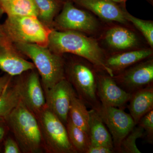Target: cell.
<instances>
[{"label":"cell","mask_w":153,"mask_h":153,"mask_svg":"<svg viewBox=\"0 0 153 153\" xmlns=\"http://www.w3.org/2000/svg\"><path fill=\"white\" fill-rule=\"evenodd\" d=\"M47 47L58 55L71 54L82 57L93 64L99 70L110 76L114 74L105 65L107 55L95 39L85 34L72 31H50Z\"/></svg>","instance_id":"1"},{"label":"cell","mask_w":153,"mask_h":153,"mask_svg":"<svg viewBox=\"0 0 153 153\" xmlns=\"http://www.w3.org/2000/svg\"><path fill=\"white\" fill-rule=\"evenodd\" d=\"M64 55L65 77L76 95L91 108L99 111L101 106L97 94V69L82 57L71 54Z\"/></svg>","instance_id":"2"},{"label":"cell","mask_w":153,"mask_h":153,"mask_svg":"<svg viewBox=\"0 0 153 153\" xmlns=\"http://www.w3.org/2000/svg\"><path fill=\"white\" fill-rule=\"evenodd\" d=\"M5 119L22 153L45 152L37 117L22 100Z\"/></svg>","instance_id":"3"},{"label":"cell","mask_w":153,"mask_h":153,"mask_svg":"<svg viewBox=\"0 0 153 153\" xmlns=\"http://www.w3.org/2000/svg\"><path fill=\"white\" fill-rule=\"evenodd\" d=\"M19 52L32 60L38 71L44 91L65 79L64 55L52 52L47 47L36 44L16 43Z\"/></svg>","instance_id":"4"},{"label":"cell","mask_w":153,"mask_h":153,"mask_svg":"<svg viewBox=\"0 0 153 153\" xmlns=\"http://www.w3.org/2000/svg\"><path fill=\"white\" fill-rule=\"evenodd\" d=\"M2 30L14 44H36L47 47L51 30L37 17L7 16L1 24Z\"/></svg>","instance_id":"5"},{"label":"cell","mask_w":153,"mask_h":153,"mask_svg":"<svg viewBox=\"0 0 153 153\" xmlns=\"http://www.w3.org/2000/svg\"><path fill=\"white\" fill-rule=\"evenodd\" d=\"M44 149L47 153H75L68 136L66 126L47 107L37 116Z\"/></svg>","instance_id":"6"},{"label":"cell","mask_w":153,"mask_h":153,"mask_svg":"<svg viewBox=\"0 0 153 153\" xmlns=\"http://www.w3.org/2000/svg\"><path fill=\"white\" fill-rule=\"evenodd\" d=\"M99 27V23L92 14L76 7L71 1L63 3L53 24L54 30L75 31L85 34L97 32Z\"/></svg>","instance_id":"7"},{"label":"cell","mask_w":153,"mask_h":153,"mask_svg":"<svg viewBox=\"0 0 153 153\" xmlns=\"http://www.w3.org/2000/svg\"><path fill=\"white\" fill-rule=\"evenodd\" d=\"M113 77L119 86L131 94L153 85L152 57L130 66Z\"/></svg>","instance_id":"8"},{"label":"cell","mask_w":153,"mask_h":153,"mask_svg":"<svg viewBox=\"0 0 153 153\" xmlns=\"http://www.w3.org/2000/svg\"><path fill=\"white\" fill-rule=\"evenodd\" d=\"M98 112L108 129L117 153L122 141L136 126L133 119L124 109L115 107L101 104Z\"/></svg>","instance_id":"9"},{"label":"cell","mask_w":153,"mask_h":153,"mask_svg":"<svg viewBox=\"0 0 153 153\" xmlns=\"http://www.w3.org/2000/svg\"><path fill=\"white\" fill-rule=\"evenodd\" d=\"M22 101L36 116L46 107L41 78L36 68L20 74Z\"/></svg>","instance_id":"10"},{"label":"cell","mask_w":153,"mask_h":153,"mask_svg":"<svg viewBox=\"0 0 153 153\" xmlns=\"http://www.w3.org/2000/svg\"><path fill=\"white\" fill-rule=\"evenodd\" d=\"M35 68L2 30L0 23V69L12 76Z\"/></svg>","instance_id":"11"},{"label":"cell","mask_w":153,"mask_h":153,"mask_svg":"<svg viewBox=\"0 0 153 153\" xmlns=\"http://www.w3.org/2000/svg\"><path fill=\"white\" fill-rule=\"evenodd\" d=\"M44 91L47 108L65 125L68 121L71 98L76 93L72 85L65 78Z\"/></svg>","instance_id":"12"},{"label":"cell","mask_w":153,"mask_h":153,"mask_svg":"<svg viewBox=\"0 0 153 153\" xmlns=\"http://www.w3.org/2000/svg\"><path fill=\"white\" fill-rule=\"evenodd\" d=\"M97 94L101 104L124 109L131 94L119 86L112 76L98 70Z\"/></svg>","instance_id":"13"},{"label":"cell","mask_w":153,"mask_h":153,"mask_svg":"<svg viewBox=\"0 0 153 153\" xmlns=\"http://www.w3.org/2000/svg\"><path fill=\"white\" fill-rule=\"evenodd\" d=\"M73 3L84 8L98 16L100 19L109 22L126 24L124 15V7L112 0H74Z\"/></svg>","instance_id":"14"},{"label":"cell","mask_w":153,"mask_h":153,"mask_svg":"<svg viewBox=\"0 0 153 153\" xmlns=\"http://www.w3.org/2000/svg\"><path fill=\"white\" fill-rule=\"evenodd\" d=\"M152 49H133L107 56L105 65L114 75L136 63L152 57Z\"/></svg>","instance_id":"15"},{"label":"cell","mask_w":153,"mask_h":153,"mask_svg":"<svg viewBox=\"0 0 153 153\" xmlns=\"http://www.w3.org/2000/svg\"><path fill=\"white\" fill-rule=\"evenodd\" d=\"M104 40L108 47L119 52L133 50L140 44L139 39L135 33L121 26H115L107 30Z\"/></svg>","instance_id":"16"},{"label":"cell","mask_w":153,"mask_h":153,"mask_svg":"<svg viewBox=\"0 0 153 153\" xmlns=\"http://www.w3.org/2000/svg\"><path fill=\"white\" fill-rule=\"evenodd\" d=\"M128 103L129 114L137 125L145 114L153 109V85L133 93Z\"/></svg>","instance_id":"17"},{"label":"cell","mask_w":153,"mask_h":153,"mask_svg":"<svg viewBox=\"0 0 153 153\" xmlns=\"http://www.w3.org/2000/svg\"><path fill=\"white\" fill-rule=\"evenodd\" d=\"M20 74L13 76L0 94V117L6 118L22 100Z\"/></svg>","instance_id":"18"},{"label":"cell","mask_w":153,"mask_h":153,"mask_svg":"<svg viewBox=\"0 0 153 153\" xmlns=\"http://www.w3.org/2000/svg\"><path fill=\"white\" fill-rule=\"evenodd\" d=\"M89 114L88 131L91 143L102 145L114 149L111 135L100 115L92 108L89 111Z\"/></svg>","instance_id":"19"},{"label":"cell","mask_w":153,"mask_h":153,"mask_svg":"<svg viewBox=\"0 0 153 153\" xmlns=\"http://www.w3.org/2000/svg\"><path fill=\"white\" fill-rule=\"evenodd\" d=\"M33 1L38 11V19L45 27L52 30L53 22L61 10L64 2L62 0Z\"/></svg>","instance_id":"20"},{"label":"cell","mask_w":153,"mask_h":153,"mask_svg":"<svg viewBox=\"0 0 153 153\" xmlns=\"http://www.w3.org/2000/svg\"><path fill=\"white\" fill-rule=\"evenodd\" d=\"M68 119L74 125L84 131L88 135L89 111L86 104L74 94L71 98L68 111Z\"/></svg>","instance_id":"21"},{"label":"cell","mask_w":153,"mask_h":153,"mask_svg":"<svg viewBox=\"0 0 153 153\" xmlns=\"http://www.w3.org/2000/svg\"><path fill=\"white\" fill-rule=\"evenodd\" d=\"M65 126L68 139L75 153H87L91 143L89 135L68 119Z\"/></svg>","instance_id":"22"},{"label":"cell","mask_w":153,"mask_h":153,"mask_svg":"<svg viewBox=\"0 0 153 153\" xmlns=\"http://www.w3.org/2000/svg\"><path fill=\"white\" fill-rule=\"evenodd\" d=\"M1 9L7 16H38V11L33 0H8Z\"/></svg>","instance_id":"23"},{"label":"cell","mask_w":153,"mask_h":153,"mask_svg":"<svg viewBox=\"0 0 153 153\" xmlns=\"http://www.w3.org/2000/svg\"><path fill=\"white\" fill-rule=\"evenodd\" d=\"M144 131L140 126L137 125L122 141L117 153H141L136 145L138 139L144 137Z\"/></svg>","instance_id":"24"},{"label":"cell","mask_w":153,"mask_h":153,"mask_svg":"<svg viewBox=\"0 0 153 153\" xmlns=\"http://www.w3.org/2000/svg\"><path fill=\"white\" fill-rule=\"evenodd\" d=\"M124 15L128 22L131 23L137 30H139L146 41L153 48V22L152 21L144 20L138 19L131 15L124 8Z\"/></svg>","instance_id":"25"},{"label":"cell","mask_w":153,"mask_h":153,"mask_svg":"<svg viewBox=\"0 0 153 153\" xmlns=\"http://www.w3.org/2000/svg\"><path fill=\"white\" fill-rule=\"evenodd\" d=\"M138 125L144 131L145 136L149 143L153 144V109L149 111L139 121Z\"/></svg>","instance_id":"26"},{"label":"cell","mask_w":153,"mask_h":153,"mask_svg":"<svg viewBox=\"0 0 153 153\" xmlns=\"http://www.w3.org/2000/svg\"><path fill=\"white\" fill-rule=\"evenodd\" d=\"M4 143V153H21V149L16 140L8 135L3 142Z\"/></svg>","instance_id":"27"},{"label":"cell","mask_w":153,"mask_h":153,"mask_svg":"<svg viewBox=\"0 0 153 153\" xmlns=\"http://www.w3.org/2000/svg\"><path fill=\"white\" fill-rule=\"evenodd\" d=\"M114 149L102 145L91 144L87 153H114Z\"/></svg>","instance_id":"28"},{"label":"cell","mask_w":153,"mask_h":153,"mask_svg":"<svg viewBox=\"0 0 153 153\" xmlns=\"http://www.w3.org/2000/svg\"><path fill=\"white\" fill-rule=\"evenodd\" d=\"M9 132L10 129L6 119L0 117V144L3 143Z\"/></svg>","instance_id":"29"},{"label":"cell","mask_w":153,"mask_h":153,"mask_svg":"<svg viewBox=\"0 0 153 153\" xmlns=\"http://www.w3.org/2000/svg\"><path fill=\"white\" fill-rule=\"evenodd\" d=\"M13 77V76L7 73H5L3 76H0V94L8 85Z\"/></svg>","instance_id":"30"},{"label":"cell","mask_w":153,"mask_h":153,"mask_svg":"<svg viewBox=\"0 0 153 153\" xmlns=\"http://www.w3.org/2000/svg\"><path fill=\"white\" fill-rule=\"evenodd\" d=\"M8 0H0V8H1L2 7Z\"/></svg>","instance_id":"31"},{"label":"cell","mask_w":153,"mask_h":153,"mask_svg":"<svg viewBox=\"0 0 153 153\" xmlns=\"http://www.w3.org/2000/svg\"><path fill=\"white\" fill-rule=\"evenodd\" d=\"M114 2L118 3V4H120V3H124L125 2L126 0H112Z\"/></svg>","instance_id":"32"},{"label":"cell","mask_w":153,"mask_h":153,"mask_svg":"<svg viewBox=\"0 0 153 153\" xmlns=\"http://www.w3.org/2000/svg\"><path fill=\"white\" fill-rule=\"evenodd\" d=\"M4 14V11H3L2 9L0 8V20L1 19L2 17Z\"/></svg>","instance_id":"33"},{"label":"cell","mask_w":153,"mask_h":153,"mask_svg":"<svg viewBox=\"0 0 153 153\" xmlns=\"http://www.w3.org/2000/svg\"><path fill=\"white\" fill-rule=\"evenodd\" d=\"M62 1L64 2L65 1H72L73 2H74V0H62Z\"/></svg>","instance_id":"34"},{"label":"cell","mask_w":153,"mask_h":153,"mask_svg":"<svg viewBox=\"0 0 153 153\" xmlns=\"http://www.w3.org/2000/svg\"><path fill=\"white\" fill-rule=\"evenodd\" d=\"M148 1H149V2L151 4H153V0H148Z\"/></svg>","instance_id":"35"},{"label":"cell","mask_w":153,"mask_h":153,"mask_svg":"<svg viewBox=\"0 0 153 153\" xmlns=\"http://www.w3.org/2000/svg\"><path fill=\"white\" fill-rule=\"evenodd\" d=\"M1 152V146H0V152Z\"/></svg>","instance_id":"36"}]
</instances>
